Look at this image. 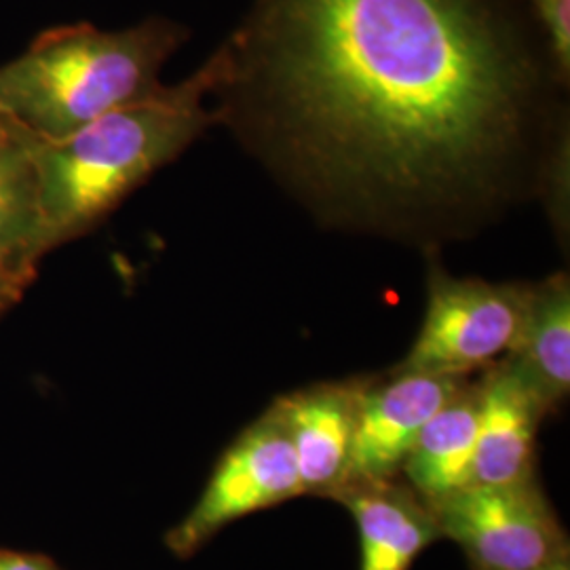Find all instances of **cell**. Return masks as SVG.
<instances>
[{
  "mask_svg": "<svg viewBox=\"0 0 570 570\" xmlns=\"http://www.w3.org/2000/svg\"><path fill=\"white\" fill-rule=\"evenodd\" d=\"M442 537L461 546L475 570H534L569 553V539L532 480L456 490L428 503Z\"/></svg>",
  "mask_w": 570,
  "mask_h": 570,
  "instance_id": "obj_5",
  "label": "cell"
},
{
  "mask_svg": "<svg viewBox=\"0 0 570 570\" xmlns=\"http://www.w3.org/2000/svg\"><path fill=\"white\" fill-rule=\"evenodd\" d=\"M530 287L456 279L444 268L431 266L425 322L395 370L465 376L471 370L492 366L518 338Z\"/></svg>",
  "mask_w": 570,
  "mask_h": 570,
  "instance_id": "obj_4",
  "label": "cell"
},
{
  "mask_svg": "<svg viewBox=\"0 0 570 570\" xmlns=\"http://www.w3.org/2000/svg\"><path fill=\"white\" fill-rule=\"evenodd\" d=\"M39 263L0 252V320L20 303L26 289L35 284Z\"/></svg>",
  "mask_w": 570,
  "mask_h": 570,
  "instance_id": "obj_15",
  "label": "cell"
},
{
  "mask_svg": "<svg viewBox=\"0 0 570 570\" xmlns=\"http://www.w3.org/2000/svg\"><path fill=\"white\" fill-rule=\"evenodd\" d=\"M188 30L150 18L125 30L51 28L0 66V112L41 140H61L125 104L159 91L165 61Z\"/></svg>",
  "mask_w": 570,
  "mask_h": 570,
  "instance_id": "obj_3",
  "label": "cell"
},
{
  "mask_svg": "<svg viewBox=\"0 0 570 570\" xmlns=\"http://www.w3.org/2000/svg\"><path fill=\"white\" fill-rule=\"evenodd\" d=\"M218 94H249L292 171L376 209L473 197L522 134L532 58L497 0H256Z\"/></svg>",
  "mask_w": 570,
  "mask_h": 570,
  "instance_id": "obj_1",
  "label": "cell"
},
{
  "mask_svg": "<svg viewBox=\"0 0 570 570\" xmlns=\"http://www.w3.org/2000/svg\"><path fill=\"white\" fill-rule=\"evenodd\" d=\"M0 570H58L56 564L39 556V553H23V551L0 550Z\"/></svg>",
  "mask_w": 570,
  "mask_h": 570,
  "instance_id": "obj_16",
  "label": "cell"
},
{
  "mask_svg": "<svg viewBox=\"0 0 570 570\" xmlns=\"http://www.w3.org/2000/svg\"><path fill=\"white\" fill-rule=\"evenodd\" d=\"M465 385V376L395 370L379 385H362L345 487L391 482L429 419ZM338 489V490H341Z\"/></svg>",
  "mask_w": 570,
  "mask_h": 570,
  "instance_id": "obj_7",
  "label": "cell"
},
{
  "mask_svg": "<svg viewBox=\"0 0 570 570\" xmlns=\"http://www.w3.org/2000/svg\"><path fill=\"white\" fill-rule=\"evenodd\" d=\"M503 362L550 412L570 391V282L558 273L530 287L529 306Z\"/></svg>",
  "mask_w": 570,
  "mask_h": 570,
  "instance_id": "obj_11",
  "label": "cell"
},
{
  "mask_svg": "<svg viewBox=\"0 0 570 570\" xmlns=\"http://www.w3.org/2000/svg\"><path fill=\"white\" fill-rule=\"evenodd\" d=\"M360 383L317 385L277 400L303 494L332 497L343 487L355 431Z\"/></svg>",
  "mask_w": 570,
  "mask_h": 570,
  "instance_id": "obj_9",
  "label": "cell"
},
{
  "mask_svg": "<svg viewBox=\"0 0 570 570\" xmlns=\"http://www.w3.org/2000/svg\"><path fill=\"white\" fill-rule=\"evenodd\" d=\"M534 570H570V556H562V558H558V560H553L550 564H546V567H541V569Z\"/></svg>",
  "mask_w": 570,
  "mask_h": 570,
  "instance_id": "obj_17",
  "label": "cell"
},
{
  "mask_svg": "<svg viewBox=\"0 0 570 570\" xmlns=\"http://www.w3.org/2000/svg\"><path fill=\"white\" fill-rule=\"evenodd\" d=\"M228 75L220 47L186 81L125 104L68 138L37 142L49 249L85 235L220 121L207 100Z\"/></svg>",
  "mask_w": 570,
  "mask_h": 570,
  "instance_id": "obj_2",
  "label": "cell"
},
{
  "mask_svg": "<svg viewBox=\"0 0 570 570\" xmlns=\"http://www.w3.org/2000/svg\"><path fill=\"white\" fill-rule=\"evenodd\" d=\"M478 389V442L473 484L505 487L534 478V442L548 414L503 360L492 364Z\"/></svg>",
  "mask_w": 570,
  "mask_h": 570,
  "instance_id": "obj_8",
  "label": "cell"
},
{
  "mask_svg": "<svg viewBox=\"0 0 570 570\" xmlns=\"http://www.w3.org/2000/svg\"><path fill=\"white\" fill-rule=\"evenodd\" d=\"M301 494L294 450L273 406L226 450L197 505L167 534V546L190 556L226 524Z\"/></svg>",
  "mask_w": 570,
  "mask_h": 570,
  "instance_id": "obj_6",
  "label": "cell"
},
{
  "mask_svg": "<svg viewBox=\"0 0 570 570\" xmlns=\"http://www.w3.org/2000/svg\"><path fill=\"white\" fill-rule=\"evenodd\" d=\"M351 511L360 532V570H410L440 534L428 503L391 482L355 484L332 494Z\"/></svg>",
  "mask_w": 570,
  "mask_h": 570,
  "instance_id": "obj_10",
  "label": "cell"
},
{
  "mask_svg": "<svg viewBox=\"0 0 570 570\" xmlns=\"http://www.w3.org/2000/svg\"><path fill=\"white\" fill-rule=\"evenodd\" d=\"M475 442L478 389L465 383L429 419L402 465L425 503L473 484Z\"/></svg>",
  "mask_w": 570,
  "mask_h": 570,
  "instance_id": "obj_12",
  "label": "cell"
},
{
  "mask_svg": "<svg viewBox=\"0 0 570 570\" xmlns=\"http://www.w3.org/2000/svg\"><path fill=\"white\" fill-rule=\"evenodd\" d=\"M39 138L0 112V252L41 265L51 252L42 212Z\"/></svg>",
  "mask_w": 570,
  "mask_h": 570,
  "instance_id": "obj_13",
  "label": "cell"
},
{
  "mask_svg": "<svg viewBox=\"0 0 570 570\" xmlns=\"http://www.w3.org/2000/svg\"><path fill=\"white\" fill-rule=\"evenodd\" d=\"M537 20L543 26L551 58L562 77L570 68V0H530Z\"/></svg>",
  "mask_w": 570,
  "mask_h": 570,
  "instance_id": "obj_14",
  "label": "cell"
}]
</instances>
